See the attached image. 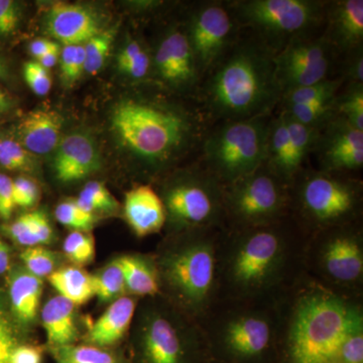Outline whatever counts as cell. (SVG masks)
I'll list each match as a JSON object with an SVG mask.
<instances>
[{"label":"cell","mask_w":363,"mask_h":363,"mask_svg":"<svg viewBox=\"0 0 363 363\" xmlns=\"http://www.w3.org/2000/svg\"><path fill=\"white\" fill-rule=\"evenodd\" d=\"M298 201L301 211L318 224H334L350 218L359 204V189L352 181L329 172L301 169ZM293 179V180H294Z\"/></svg>","instance_id":"cell-6"},{"label":"cell","mask_w":363,"mask_h":363,"mask_svg":"<svg viewBox=\"0 0 363 363\" xmlns=\"http://www.w3.org/2000/svg\"><path fill=\"white\" fill-rule=\"evenodd\" d=\"M312 152L321 167L320 171H357L363 166V130L336 114L318 130Z\"/></svg>","instance_id":"cell-13"},{"label":"cell","mask_w":363,"mask_h":363,"mask_svg":"<svg viewBox=\"0 0 363 363\" xmlns=\"http://www.w3.org/2000/svg\"><path fill=\"white\" fill-rule=\"evenodd\" d=\"M281 240L269 228L255 229L241 240L233 257L234 281L245 289H257L267 283L278 267Z\"/></svg>","instance_id":"cell-12"},{"label":"cell","mask_w":363,"mask_h":363,"mask_svg":"<svg viewBox=\"0 0 363 363\" xmlns=\"http://www.w3.org/2000/svg\"><path fill=\"white\" fill-rule=\"evenodd\" d=\"M271 116L227 121L210 126L201 145L204 168L222 183L233 184L262 166Z\"/></svg>","instance_id":"cell-4"},{"label":"cell","mask_w":363,"mask_h":363,"mask_svg":"<svg viewBox=\"0 0 363 363\" xmlns=\"http://www.w3.org/2000/svg\"><path fill=\"white\" fill-rule=\"evenodd\" d=\"M13 199L16 206H33L39 199V189L30 179L20 177L13 180Z\"/></svg>","instance_id":"cell-46"},{"label":"cell","mask_w":363,"mask_h":363,"mask_svg":"<svg viewBox=\"0 0 363 363\" xmlns=\"http://www.w3.org/2000/svg\"><path fill=\"white\" fill-rule=\"evenodd\" d=\"M60 50V45L56 42L47 39L33 40L30 45V52L35 59H39L48 52Z\"/></svg>","instance_id":"cell-52"},{"label":"cell","mask_w":363,"mask_h":363,"mask_svg":"<svg viewBox=\"0 0 363 363\" xmlns=\"http://www.w3.org/2000/svg\"><path fill=\"white\" fill-rule=\"evenodd\" d=\"M124 216L138 236L159 233L167 219L162 198L150 185H140L125 194Z\"/></svg>","instance_id":"cell-18"},{"label":"cell","mask_w":363,"mask_h":363,"mask_svg":"<svg viewBox=\"0 0 363 363\" xmlns=\"http://www.w3.org/2000/svg\"><path fill=\"white\" fill-rule=\"evenodd\" d=\"M264 164L285 184L293 181L303 169L294 157L285 116L281 112L272 116L269 123Z\"/></svg>","instance_id":"cell-21"},{"label":"cell","mask_w":363,"mask_h":363,"mask_svg":"<svg viewBox=\"0 0 363 363\" xmlns=\"http://www.w3.org/2000/svg\"><path fill=\"white\" fill-rule=\"evenodd\" d=\"M143 354L147 363H183L182 339L174 325L166 318L150 320L143 336Z\"/></svg>","instance_id":"cell-20"},{"label":"cell","mask_w":363,"mask_h":363,"mask_svg":"<svg viewBox=\"0 0 363 363\" xmlns=\"http://www.w3.org/2000/svg\"><path fill=\"white\" fill-rule=\"evenodd\" d=\"M55 216L63 225L84 233L91 230L96 221L95 215L88 213L79 207L76 200H67L60 203L55 210Z\"/></svg>","instance_id":"cell-39"},{"label":"cell","mask_w":363,"mask_h":363,"mask_svg":"<svg viewBox=\"0 0 363 363\" xmlns=\"http://www.w3.org/2000/svg\"><path fill=\"white\" fill-rule=\"evenodd\" d=\"M59 57L60 50H56V51L48 52L44 56L40 57V58L37 60V62L48 70V69L52 68V67L58 63Z\"/></svg>","instance_id":"cell-54"},{"label":"cell","mask_w":363,"mask_h":363,"mask_svg":"<svg viewBox=\"0 0 363 363\" xmlns=\"http://www.w3.org/2000/svg\"><path fill=\"white\" fill-rule=\"evenodd\" d=\"M228 6L238 25L252 28L277 54L291 40L313 35L323 25L327 1L235 0Z\"/></svg>","instance_id":"cell-5"},{"label":"cell","mask_w":363,"mask_h":363,"mask_svg":"<svg viewBox=\"0 0 363 363\" xmlns=\"http://www.w3.org/2000/svg\"><path fill=\"white\" fill-rule=\"evenodd\" d=\"M0 166L9 171H28L33 167L32 155L20 143L0 140Z\"/></svg>","instance_id":"cell-42"},{"label":"cell","mask_w":363,"mask_h":363,"mask_svg":"<svg viewBox=\"0 0 363 363\" xmlns=\"http://www.w3.org/2000/svg\"><path fill=\"white\" fill-rule=\"evenodd\" d=\"M95 296L101 302H109L125 290V281L118 260H114L108 266L95 274Z\"/></svg>","instance_id":"cell-36"},{"label":"cell","mask_w":363,"mask_h":363,"mask_svg":"<svg viewBox=\"0 0 363 363\" xmlns=\"http://www.w3.org/2000/svg\"><path fill=\"white\" fill-rule=\"evenodd\" d=\"M274 55L257 38L235 43L204 81L203 109L208 118L221 123L271 116L283 97Z\"/></svg>","instance_id":"cell-2"},{"label":"cell","mask_w":363,"mask_h":363,"mask_svg":"<svg viewBox=\"0 0 363 363\" xmlns=\"http://www.w3.org/2000/svg\"><path fill=\"white\" fill-rule=\"evenodd\" d=\"M6 231L16 242L28 247L48 245L54 234L49 218L43 210L21 215L7 227Z\"/></svg>","instance_id":"cell-28"},{"label":"cell","mask_w":363,"mask_h":363,"mask_svg":"<svg viewBox=\"0 0 363 363\" xmlns=\"http://www.w3.org/2000/svg\"><path fill=\"white\" fill-rule=\"evenodd\" d=\"M157 77L172 89H195L201 76L186 30L172 28L157 43L152 57Z\"/></svg>","instance_id":"cell-14"},{"label":"cell","mask_w":363,"mask_h":363,"mask_svg":"<svg viewBox=\"0 0 363 363\" xmlns=\"http://www.w3.org/2000/svg\"><path fill=\"white\" fill-rule=\"evenodd\" d=\"M9 76V68L4 59L0 58V80H4Z\"/></svg>","instance_id":"cell-56"},{"label":"cell","mask_w":363,"mask_h":363,"mask_svg":"<svg viewBox=\"0 0 363 363\" xmlns=\"http://www.w3.org/2000/svg\"><path fill=\"white\" fill-rule=\"evenodd\" d=\"M323 260L327 272L337 281H355L362 274V248L352 236L339 235L329 241Z\"/></svg>","instance_id":"cell-22"},{"label":"cell","mask_w":363,"mask_h":363,"mask_svg":"<svg viewBox=\"0 0 363 363\" xmlns=\"http://www.w3.org/2000/svg\"><path fill=\"white\" fill-rule=\"evenodd\" d=\"M322 363H363L362 330L350 335L331 357Z\"/></svg>","instance_id":"cell-43"},{"label":"cell","mask_w":363,"mask_h":363,"mask_svg":"<svg viewBox=\"0 0 363 363\" xmlns=\"http://www.w3.org/2000/svg\"><path fill=\"white\" fill-rule=\"evenodd\" d=\"M362 330V318L340 298L327 295L305 298L298 305L291 330V351L296 363H322L344 341Z\"/></svg>","instance_id":"cell-3"},{"label":"cell","mask_w":363,"mask_h":363,"mask_svg":"<svg viewBox=\"0 0 363 363\" xmlns=\"http://www.w3.org/2000/svg\"><path fill=\"white\" fill-rule=\"evenodd\" d=\"M13 101L9 94L0 88V116L6 113L7 111H11L13 107Z\"/></svg>","instance_id":"cell-55"},{"label":"cell","mask_w":363,"mask_h":363,"mask_svg":"<svg viewBox=\"0 0 363 363\" xmlns=\"http://www.w3.org/2000/svg\"><path fill=\"white\" fill-rule=\"evenodd\" d=\"M116 38V30H101L84 44L85 72L96 75L104 68L105 61L111 52L112 43Z\"/></svg>","instance_id":"cell-34"},{"label":"cell","mask_w":363,"mask_h":363,"mask_svg":"<svg viewBox=\"0 0 363 363\" xmlns=\"http://www.w3.org/2000/svg\"><path fill=\"white\" fill-rule=\"evenodd\" d=\"M336 55L324 33L291 40L274 58L276 78L283 95L329 78Z\"/></svg>","instance_id":"cell-10"},{"label":"cell","mask_w":363,"mask_h":363,"mask_svg":"<svg viewBox=\"0 0 363 363\" xmlns=\"http://www.w3.org/2000/svg\"><path fill=\"white\" fill-rule=\"evenodd\" d=\"M169 286L187 304L200 307L206 303L214 283L215 255L211 242L194 240L171 253L164 262Z\"/></svg>","instance_id":"cell-11"},{"label":"cell","mask_w":363,"mask_h":363,"mask_svg":"<svg viewBox=\"0 0 363 363\" xmlns=\"http://www.w3.org/2000/svg\"><path fill=\"white\" fill-rule=\"evenodd\" d=\"M16 203L13 199V180L0 174V218L9 219L13 213Z\"/></svg>","instance_id":"cell-49"},{"label":"cell","mask_w":363,"mask_h":363,"mask_svg":"<svg viewBox=\"0 0 363 363\" xmlns=\"http://www.w3.org/2000/svg\"><path fill=\"white\" fill-rule=\"evenodd\" d=\"M9 363H42V351L33 346H20L11 353Z\"/></svg>","instance_id":"cell-50"},{"label":"cell","mask_w":363,"mask_h":363,"mask_svg":"<svg viewBox=\"0 0 363 363\" xmlns=\"http://www.w3.org/2000/svg\"><path fill=\"white\" fill-rule=\"evenodd\" d=\"M123 272L125 288L140 296H152L159 291L156 272L149 262L138 257L117 259Z\"/></svg>","instance_id":"cell-29"},{"label":"cell","mask_w":363,"mask_h":363,"mask_svg":"<svg viewBox=\"0 0 363 363\" xmlns=\"http://www.w3.org/2000/svg\"><path fill=\"white\" fill-rule=\"evenodd\" d=\"M11 262V252L9 245L0 238V274H4L9 269Z\"/></svg>","instance_id":"cell-53"},{"label":"cell","mask_w":363,"mask_h":363,"mask_svg":"<svg viewBox=\"0 0 363 363\" xmlns=\"http://www.w3.org/2000/svg\"><path fill=\"white\" fill-rule=\"evenodd\" d=\"M52 351L58 363H118L108 351L95 346L70 344L52 347Z\"/></svg>","instance_id":"cell-32"},{"label":"cell","mask_w":363,"mask_h":363,"mask_svg":"<svg viewBox=\"0 0 363 363\" xmlns=\"http://www.w3.org/2000/svg\"><path fill=\"white\" fill-rule=\"evenodd\" d=\"M342 70L344 84H363V47L345 54Z\"/></svg>","instance_id":"cell-45"},{"label":"cell","mask_w":363,"mask_h":363,"mask_svg":"<svg viewBox=\"0 0 363 363\" xmlns=\"http://www.w3.org/2000/svg\"><path fill=\"white\" fill-rule=\"evenodd\" d=\"M323 33L338 54L363 47L362 0L327 1Z\"/></svg>","instance_id":"cell-15"},{"label":"cell","mask_w":363,"mask_h":363,"mask_svg":"<svg viewBox=\"0 0 363 363\" xmlns=\"http://www.w3.org/2000/svg\"><path fill=\"white\" fill-rule=\"evenodd\" d=\"M20 7L13 0H0V35L13 33L20 23Z\"/></svg>","instance_id":"cell-47"},{"label":"cell","mask_w":363,"mask_h":363,"mask_svg":"<svg viewBox=\"0 0 363 363\" xmlns=\"http://www.w3.org/2000/svg\"><path fill=\"white\" fill-rule=\"evenodd\" d=\"M23 77L28 87L39 96H45L51 90V76L37 61L26 62L23 65Z\"/></svg>","instance_id":"cell-44"},{"label":"cell","mask_w":363,"mask_h":363,"mask_svg":"<svg viewBox=\"0 0 363 363\" xmlns=\"http://www.w3.org/2000/svg\"><path fill=\"white\" fill-rule=\"evenodd\" d=\"M281 112L285 116L294 157H295L298 166L303 168V164H304L306 159L309 157V155L311 154L313 147H314L318 130L308 128L304 124L296 121L285 112L281 111Z\"/></svg>","instance_id":"cell-37"},{"label":"cell","mask_w":363,"mask_h":363,"mask_svg":"<svg viewBox=\"0 0 363 363\" xmlns=\"http://www.w3.org/2000/svg\"><path fill=\"white\" fill-rule=\"evenodd\" d=\"M271 328L259 317H243L228 325L226 343L233 353L241 357H255L269 346Z\"/></svg>","instance_id":"cell-24"},{"label":"cell","mask_w":363,"mask_h":363,"mask_svg":"<svg viewBox=\"0 0 363 363\" xmlns=\"http://www.w3.org/2000/svg\"><path fill=\"white\" fill-rule=\"evenodd\" d=\"M335 104L336 99L317 104H286L283 105L281 111L308 128L319 130L327 121H330L332 117L337 114Z\"/></svg>","instance_id":"cell-31"},{"label":"cell","mask_w":363,"mask_h":363,"mask_svg":"<svg viewBox=\"0 0 363 363\" xmlns=\"http://www.w3.org/2000/svg\"><path fill=\"white\" fill-rule=\"evenodd\" d=\"M238 25L228 2L204 1L191 13L185 30L201 77H206L235 44Z\"/></svg>","instance_id":"cell-9"},{"label":"cell","mask_w":363,"mask_h":363,"mask_svg":"<svg viewBox=\"0 0 363 363\" xmlns=\"http://www.w3.org/2000/svg\"><path fill=\"white\" fill-rule=\"evenodd\" d=\"M220 184L205 168L185 174L167 189L162 200L167 214L179 225H211L224 208Z\"/></svg>","instance_id":"cell-7"},{"label":"cell","mask_w":363,"mask_h":363,"mask_svg":"<svg viewBox=\"0 0 363 363\" xmlns=\"http://www.w3.org/2000/svg\"><path fill=\"white\" fill-rule=\"evenodd\" d=\"M336 112L353 126L363 130V84H346L336 98Z\"/></svg>","instance_id":"cell-35"},{"label":"cell","mask_w":363,"mask_h":363,"mask_svg":"<svg viewBox=\"0 0 363 363\" xmlns=\"http://www.w3.org/2000/svg\"><path fill=\"white\" fill-rule=\"evenodd\" d=\"M63 248L69 260L78 266L90 264L95 257L94 238L84 231L74 230L69 234Z\"/></svg>","instance_id":"cell-38"},{"label":"cell","mask_w":363,"mask_h":363,"mask_svg":"<svg viewBox=\"0 0 363 363\" xmlns=\"http://www.w3.org/2000/svg\"><path fill=\"white\" fill-rule=\"evenodd\" d=\"M13 328L0 309V363H9L11 353L16 348Z\"/></svg>","instance_id":"cell-48"},{"label":"cell","mask_w":363,"mask_h":363,"mask_svg":"<svg viewBox=\"0 0 363 363\" xmlns=\"http://www.w3.org/2000/svg\"><path fill=\"white\" fill-rule=\"evenodd\" d=\"M101 157L94 140L84 133H72L59 143L54 157L55 175L62 183L87 178L99 169Z\"/></svg>","instance_id":"cell-16"},{"label":"cell","mask_w":363,"mask_h":363,"mask_svg":"<svg viewBox=\"0 0 363 363\" xmlns=\"http://www.w3.org/2000/svg\"><path fill=\"white\" fill-rule=\"evenodd\" d=\"M343 84L344 81L341 77L327 78L316 84L289 91L281 97V104H309L332 101L336 99Z\"/></svg>","instance_id":"cell-30"},{"label":"cell","mask_w":363,"mask_h":363,"mask_svg":"<svg viewBox=\"0 0 363 363\" xmlns=\"http://www.w3.org/2000/svg\"><path fill=\"white\" fill-rule=\"evenodd\" d=\"M209 121L205 112L147 97L124 98L111 114L118 142L150 169L167 168L202 145Z\"/></svg>","instance_id":"cell-1"},{"label":"cell","mask_w":363,"mask_h":363,"mask_svg":"<svg viewBox=\"0 0 363 363\" xmlns=\"http://www.w3.org/2000/svg\"><path fill=\"white\" fill-rule=\"evenodd\" d=\"M74 306L62 296H57L45 303L42 312V322L48 342L52 347L70 345L77 339Z\"/></svg>","instance_id":"cell-25"},{"label":"cell","mask_w":363,"mask_h":363,"mask_svg":"<svg viewBox=\"0 0 363 363\" xmlns=\"http://www.w3.org/2000/svg\"><path fill=\"white\" fill-rule=\"evenodd\" d=\"M42 293V279L26 269L13 272L9 283V298L14 316L21 323L30 324L35 319Z\"/></svg>","instance_id":"cell-26"},{"label":"cell","mask_w":363,"mask_h":363,"mask_svg":"<svg viewBox=\"0 0 363 363\" xmlns=\"http://www.w3.org/2000/svg\"><path fill=\"white\" fill-rule=\"evenodd\" d=\"M76 202L84 211L94 215L97 211H114L119 207V203L108 189L97 181L86 184Z\"/></svg>","instance_id":"cell-33"},{"label":"cell","mask_w":363,"mask_h":363,"mask_svg":"<svg viewBox=\"0 0 363 363\" xmlns=\"http://www.w3.org/2000/svg\"><path fill=\"white\" fill-rule=\"evenodd\" d=\"M143 50L145 49L143 48L142 43L136 40H128V44L124 45L117 55V68L121 69V67L126 65L128 62L135 58Z\"/></svg>","instance_id":"cell-51"},{"label":"cell","mask_w":363,"mask_h":363,"mask_svg":"<svg viewBox=\"0 0 363 363\" xmlns=\"http://www.w3.org/2000/svg\"><path fill=\"white\" fill-rule=\"evenodd\" d=\"M48 33L65 45H84L101 32L96 14L89 7L58 2L45 20Z\"/></svg>","instance_id":"cell-17"},{"label":"cell","mask_w":363,"mask_h":363,"mask_svg":"<svg viewBox=\"0 0 363 363\" xmlns=\"http://www.w3.org/2000/svg\"><path fill=\"white\" fill-rule=\"evenodd\" d=\"M21 259L26 271L40 279L52 274L57 264L56 255L40 247L26 248L21 252Z\"/></svg>","instance_id":"cell-41"},{"label":"cell","mask_w":363,"mask_h":363,"mask_svg":"<svg viewBox=\"0 0 363 363\" xmlns=\"http://www.w3.org/2000/svg\"><path fill=\"white\" fill-rule=\"evenodd\" d=\"M49 281L60 296L74 305L85 304L95 296L94 277L80 267H64L54 272Z\"/></svg>","instance_id":"cell-27"},{"label":"cell","mask_w":363,"mask_h":363,"mask_svg":"<svg viewBox=\"0 0 363 363\" xmlns=\"http://www.w3.org/2000/svg\"><path fill=\"white\" fill-rule=\"evenodd\" d=\"M60 66L64 83L75 84L85 72L84 45H65L61 52Z\"/></svg>","instance_id":"cell-40"},{"label":"cell","mask_w":363,"mask_h":363,"mask_svg":"<svg viewBox=\"0 0 363 363\" xmlns=\"http://www.w3.org/2000/svg\"><path fill=\"white\" fill-rule=\"evenodd\" d=\"M224 206L238 221L262 225L276 220L286 206V184L264 164L229 184L223 191Z\"/></svg>","instance_id":"cell-8"},{"label":"cell","mask_w":363,"mask_h":363,"mask_svg":"<svg viewBox=\"0 0 363 363\" xmlns=\"http://www.w3.org/2000/svg\"><path fill=\"white\" fill-rule=\"evenodd\" d=\"M63 123V116L52 109L28 112L18 124L20 143L30 154H49L61 142Z\"/></svg>","instance_id":"cell-19"},{"label":"cell","mask_w":363,"mask_h":363,"mask_svg":"<svg viewBox=\"0 0 363 363\" xmlns=\"http://www.w3.org/2000/svg\"><path fill=\"white\" fill-rule=\"evenodd\" d=\"M135 303L131 298H117L88 332V341L99 347L113 345L123 337L133 321Z\"/></svg>","instance_id":"cell-23"}]
</instances>
